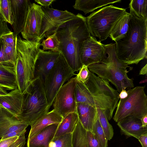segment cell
I'll list each match as a JSON object with an SVG mask.
<instances>
[{
	"label": "cell",
	"instance_id": "52a82bcc",
	"mask_svg": "<svg viewBox=\"0 0 147 147\" xmlns=\"http://www.w3.org/2000/svg\"><path fill=\"white\" fill-rule=\"evenodd\" d=\"M125 9L113 5L102 7L86 18L87 26L90 34L105 40L109 37L115 23L126 11Z\"/></svg>",
	"mask_w": 147,
	"mask_h": 147
},
{
	"label": "cell",
	"instance_id": "8992f818",
	"mask_svg": "<svg viewBox=\"0 0 147 147\" xmlns=\"http://www.w3.org/2000/svg\"><path fill=\"white\" fill-rule=\"evenodd\" d=\"M23 94V111L18 118L31 126L47 113L51 107L47 100L43 80L39 77L34 78Z\"/></svg>",
	"mask_w": 147,
	"mask_h": 147
},
{
	"label": "cell",
	"instance_id": "9c48e42d",
	"mask_svg": "<svg viewBox=\"0 0 147 147\" xmlns=\"http://www.w3.org/2000/svg\"><path fill=\"white\" fill-rule=\"evenodd\" d=\"M74 75L76 74L60 53L56 64L44 81L47 100L50 107L59 89Z\"/></svg>",
	"mask_w": 147,
	"mask_h": 147
},
{
	"label": "cell",
	"instance_id": "f1b7e54d",
	"mask_svg": "<svg viewBox=\"0 0 147 147\" xmlns=\"http://www.w3.org/2000/svg\"><path fill=\"white\" fill-rule=\"evenodd\" d=\"M97 110L100 124L106 138L108 140H110L112 138L114 134L112 126L109 123V120L103 111L99 109H97Z\"/></svg>",
	"mask_w": 147,
	"mask_h": 147
},
{
	"label": "cell",
	"instance_id": "d4e9b609",
	"mask_svg": "<svg viewBox=\"0 0 147 147\" xmlns=\"http://www.w3.org/2000/svg\"><path fill=\"white\" fill-rule=\"evenodd\" d=\"M131 17L130 13L126 11L115 23L109 36L112 40L115 41L125 37L128 30Z\"/></svg>",
	"mask_w": 147,
	"mask_h": 147
},
{
	"label": "cell",
	"instance_id": "74e56055",
	"mask_svg": "<svg viewBox=\"0 0 147 147\" xmlns=\"http://www.w3.org/2000/svg\"><path fill=\"white\" fill-rule=\"evenodd\" d=\"M55 0H35L34 1L41 6L45 8H49L53 2L55 1Z\"/></svg>",
	"mask_w": 147,
	"mask_h": 147
},
{
	"label": "cell",
	"instance_id": "44dd1931",
	"mask_svg": "<svg viewBox=\"0 0 147 147\" xmlns=\"http://www.w3.org/2000/svg\"><path fill=\"white\" fill-rule=\"evenodd\" d=\"M63 117L53 109L40 117L31 126L28 140H30L41 131L47 126L55 123H59Z\"/></svg>",
	"mask_w": 147,
	"mask_h": 147
},
{
	"label": "cell",
	"instance_id": "e0dca14e",
	"mask_svg": "<svg viewBox=\"0 0 147 147\" xmlns=\"http://www.w3.org/2000/svg\"><path fill=\"white\" fill-rule=\"evenodd\" d=\"M0 105L18 117L23 111V94L17 88L7 94L0 95Z\"/></svg>",
	"mask_w": 147,
	"mask_h": 147
},
{
	"label": "cell",
	"instance_id": "484cf974",
	"mask_svg": "<svg viewBox=\"0 0 147 147\" xmlns=\"http://www.w3.org/2000/svg\"><path fill=\"white\" fill-rule=\"evenodd\" d=\"M79 120L77 112L69 113L63 117L59 124L54 137L72 134Z\"/></svg>",
	"mask_w": 147,
	"mask_h": 147
},
{
	"label": "cell",
	"instance_id": "836d02e7",
	"mask_svg": "<svg viewBox=\"0 0 147 147\" xmlns=\"http://www.w3.org/2000/svg\"><path fill=\"white\" fill-rule=\"evenodd\" d=\"M4 53L8 61L15 66L16 61V49L3 42Z\"/></svg>",
	"mask_w": 147,
	"mask_h": 147
},
{
	"label": "cell",
	"instance_id": "ab89813d",
	"mask_svg": "<svg viewBox=\"0 0 147 147\" xmlns=\"http://www.w3.org/2000/svg\"><path fill=\"white\" fill-rule=\"evenodd\" d=\"M128 95V93L127 90L125 89L122 90L119 93V97L120 99H124L126 98Z\"/></svg>",
	"mask_w": 147,
	"mask_h": 147
},
{
	"label": "cell",
	"instance_id": "6da1fadb",
	"mask_svg": "<svg viewBox=\"0 0 147 147\" xmlns=\"http://www.w3.org/2000/svg\"><path fill=\"white\" fill-rule=\"evenodd\" d=\"M60 42L59 49L75 72L83 65L80 53L84 42L91 36L86 17L78 13L59 25L55 32Z\"/></svg>",
	"mask_w": 147,
	"mask_h": 147
},
{
	"label": "cell",
	"instance_id": "4316f807",
	"mask_svg": "<svg viewBox=\"0 0 147 147\" xmlns=\"http://www.w3.org/2000/svg\"><path fill=\"white\" fill-rule=\"evenodd\" d=\"M130 13L137 17L147 19V0H131L129 4Z\"/></svg>",
	"mask_w": 147,
	"mask_h": 147
},
{
	"label": "cell",
	"instance_id": "8fae6325",
	"mask_svg": "<svg viewBox=\"0 0 147 147\" xmlns=\"http://www.w3.org/2000/svg\"><path fill=\"white\" fill-rule=\"evenodd\" d=\"M42 7L44 12L40 30L39 40L53 34L58 26L65 22L75 17L76 15L67 10L61 11Z\"/></svg>",
	"mask_w": 147,
	"mask_h": 147
},
{
	"label": "cell",
	"instance_id": "5bb4252c",
	"mask_svg": "<svg viewBox=\"0 0 147 147\" xmlns=\"http://www.w3.org/2000/svg\"><path fill=\"white\" fill-rule=\"evenodd\" d=\"M60 55V52L44 51L39 49L34 67V78H41L44 81L53 69Z\"/></svg>",
	"mask_w": 147,
	"mask_h": 147
},
{
	"label": "cell",
	"instance_id": "cb8c5ba5",
	"mask_svg": "<svg viewBox=\"0 0 147 147\" xmlns=\"http://www.w3.org/2000/svg\"><path fill=\"white\" fill-rule=\"evenodd\" d=\"M121 1V0H76L73 6L76 10L82 11L86 15L103 6Z\"/></svg>",
	"mask_w": 147,
	"mask_h": 147
},
{
	"label": "cell",
	"instance_id": "603a6c76",
	"mask_svg": "<svg viewBox=\"0 0 147 147\" xmlns=\"http://www.w3.org/2000/svg\"><path fill=\"white\" fill-rule=\"evenodd\" d=\"M0 86L7 90L17 88L15 66L11 63H0Z\"/></svg>",
	"mask_w": 147,
	"mask_h": 147
},
{
	"label": "cell",
	"instance_id": "d6a6232c",
	"mask_svg": "<svg viewBox=\"0 0 147 147\" xmlns=\"http://www.w3.org/2000/svg\"><path fill=\"white\" fill-rule=\"evenodd\" d=\"M0 14L5 21L12 25L13 21L10 0H0Z\"/></svg>",
	"mask_w": 147,
	"mask_h": 147
},
{
	"label": "cell",
	"instance_id": "1f68e13d",
	"mask_svg": "<svg viewBox=\"0 0 147 147\" xmlns=\"http://www.w3.org/2000/svg\"><path fill=\"white\" fill-rule=\"evenodd\" d=\"M93 132L100 147H107L108 140L98 119L94 126Z\"/></svg>",
	"mask_w": 147,
	"mask_h": 147
},
{
	"label": "cell",
	"instance_id": "ffe728a7",
	"mask_svg": "<svg viewBox=\"0 0 147 147\" xmlns=\"http://www.w3.org/2000/svg\"><path fill=\"white\" fill-rule=\"evenodd\" d=\"M77 113L79 120L86 129L92 131L98 118L97 108L88 104L77 103Z\"/></svg>",
	"mask_w": 147,
	"mask_h": 147
},
{
	"label": "cell",
	"instance_id": "7c38bea8",
	"mask_svg": "<svg viewBox=\"0 0 147 147\" xmlns=\"http://www.w3.org/2000/svg\"><path fill=\"white\" fill-rule=\"evenodd\" d=\"M43 15L41 6L34 3L30 4L24 26L21 33L24 39L34 42L41 41L39 37Z\"/></svg>",
	"mask_w": 147,
	"mask_h": 147
},
{
	"label": "cell",
	"instance_id": "4dcf8cb0",
	"mask_svg": "<svg viewBox=\"0 0 147 147\" xmlns=\"http://www.w3.org/2000/svg\"><path fill=\"white\" fill-rule=\"evenodd\" d=\"M26 143L25 134L4 139H0V147H24Z\"/></svg>",
	"mask_w": 147,
	"mask_h": 147
},
{
	"label": "cell",
	"instance_id": "7a4b0ae2",
	"mask_svg": "<svg viewBox=\"0 0 147 147\" xmlns=\"http://www.w3.org/2000/svg\"><path fill=\"white\" fill-rule=\"evenodd\" d=\"M119 94L107 81L90 71L89 78L86 83L76 81V102L86 104L102 110L108 120L112 118L117 107Z\"/></svg>",
	"mask_w": 147,
	"mask_h": 147
},
{
	"label": "cell",
	"instance_id": "f35d334b",
	"mask_svg": "<svg viewBox=\"0 0 147 147\" xmlns=\"http://www.w3.org/2000/svg\"><path fill=\"white\" fill-rule=\"evenodd\" d=\"M142 147H147V134L142 135L138 139Z\"/></svg>",
	"mask_w": 147,
	"mask_h": 147
},
{
	"label": "cell",
	"instance_id": "277c9868",
	"mask_svg": "<svg viewBox=\"0 0 147 147\" xmlns=\"http://www.w3.org/2000/svg\"><path fill=\"white\" fill-rule=\"evenodd\" d=\"M103 46L105 51V59L100 63L88 66L89 71L111 83L119 93L122 90L134 88L133 79L127 75L129 71L127 68L130 67L117 57L115 43L103 44Z\"/></svg>",
	"mask_w": 147,
	"mask_h": 147
},
{
	"label": "cell",
	"instance_id": "30bf717a",
	"mask_svg": "<svg viewBox=\"0 0 147 147\" xmlns=\"http://www.w3.org/2000/svg\"><path fill=\"white\" fill-rule=\"evenodd\" d=\"M76 82L75 78H71L59 89L54 100L53 109L63 117L69 113L77 112Z\"/></svg>",
	"mask_w": 147,
	"mask_h": 147
},
{
	"label": "cell",
	"instance_id": "ba28073f",
	"mask_svg": "<svg viewBox=\"0 0 147 147\" xmlns=\"http://www.w3.org/2000/svg\"><path fill=\"white\" fill-rule=\"evenodd\" d=\"M145 86H137L127 90V97L119 99L113 119L118 122L128 117L141 119L147 114V96Z\"/></svg>",
	"mask_w": 147,
	"mask_h": 147
},
{
	"label": "cell",
	"instance_id": "ee69618b",
	"mask_svg": "<svg viewBox=\"0 0 147 147\" xmlns=\"http://www.w3.org/2000/svg\"></svg>",
	"mask_w": 147,
	"mask_h": 147
},
{
	"label": "cell",
	"instance_id": "7bdbcfd3",
	"mask_svg": "<svg viewBox=\"0 0 147 147\" xmlns=\"http://www.w3.org/2000/svg\"><path fill=\"white\" fill-rule=\"evenodd\" d=\"M7 90L0 86V95H6L8 94Z\"/></svg>",
	"mask_w": 147,
	"mask_h": 147
},
{
	"label": "cell",
	"instance_id": "5b68a950",
	"mask_svg": "<svg viewBox=\"0 0 147 147\" xmlns=\"http://www.w3.org/2000/svg\"><path fill=\"white\" fill-rule=\"evenodd\" d=\"M41 41L32 42L16 37L15 66L17 88L23 94L34 78L35 65Z\"/></svg>",
	"mask_w": 147,
	"mask_h": 147
},
{
	"label": "cell",
	"instance_id": "f546056e",
	"mask_svg": "<svg viewBox=\"0 0 147 147\" xmlns=\"http://www.w3.org/2000/svg\"><path fill=\"white\" fill-rule=\"evenodd\" d=\"M48 147H72V134L54 137L49 142Z\"/></svg>",
	"mask_w": 147,
	"mask_h": 147
},
{
	"label": "cell",
	"instance_id": "9a60e30c",
	"mask_svg": "<svg viewBox=\"0 0 147 147\" xmlns=\"http://www.w3.org/2000/svg\"><path fill=\"white\" fill-rule=\"evenodd\" d=\"M13 21L11 26L15 37L23 29L30 4L29 0H10Z\"/></svg>",
	"mask_w": 147,
	"mask_h": 147
},
{
	"label": "cell",
	"instance_id": "3957f363",
	"mask_svg": "<svg viewBox=\"0 0 147 147\" xmlns=\"http://www.w3.org/2000/svg\"><path fill=\"white\" fill-rule=\"evenodd\" d=\"M130 14L127 33L115 41L117 57L128 65L137 64L147 57V19Z\"/></svg>",
	"mask_w": 147,
	"mask_h": 147
},
{
	"label": "cell",
	"instance_id": "8d00e7d4",
	"mask_svg": "<svg viewBox=\"0 0 147 147\" xmlns=\"http://www.w3.org/2000/svg\"><path fill=\"white\" fill-rule=\"evenodd\" d=\"M26 131V129H20L11 131L3 137L1 139H4L16 136L20 137L24 134Z\"/></svg>",
	"mask_w": 147,
	"mask_h": 147
},
{
	"label": "cell",
	"instance_id": "e575fe53",
	"mask_svg": "<svg viewBox=\"0 0 147 147\" xmlns=\"http://www.w3.org/2000/svg\"><path fill=\"white\" fill-rule=\"evenodd\" d=\"M78 73L76 74L75 77L76 81L84 83H86L90 77V71L88 67L83 65L79 71Z\"/></svg>",
	"mask_w": 147,
	"mask_h": 147
},
{
	"label": "cell",
	"instance_id": "60d3db41",
	"mask_svg": "<svg viewBox=\"0 0 147 147\" xmlns=\"http://www.w3.org/2000/svg\"><path fill=\"white\" fill-rule=\"evenodd\" d=\"M140 120L142 126L143 127H147V114L143 116Z\"/></svg>",
	"mask_w": 147,
	"mask_h": 147
},
{
	"label": "cell",
	"instance_id": "83f0119b",
	"mask_svg": "<svg viewBox=\"0 0 147 147\" xmlns=\"http://www.w3.org/2000/svg\"><path fill=\"white\" fill-rule=\"evenodd\" d=\"M40 45L42 47V49L43 51L49 50L53 52H60V42L55 32L47 36L45 39H43Z\"/></svg>",
	"mask_w": 147,
	"mask_h": 147
},
{
	"label": "cell",
	"instance_id": "4fadbf2b",
	"mask_svg": "<svg viewBox=\"0 0 147 147\" xmlns=\"http://www.w3.org/2000/svg\"><path fill=\"white\" fill-rule=\"evenodd\" d=\"M80 56L83 65L87 66L101 62L105 56L103 44L98 41L95 37L91 36L84 42Z\"/></svg>",
	"mask_w": 147,
	"mask_h": 147
},
{
	"label": "cell",
	"instance_id": "d6986e66",
	"mask_svg": "<svg viewBox=\"0 0 147 147\" xmlns=\"http://www.w3.org/2000/svg\"><path fill=\"white\" fill-rule=\"evenodd\" d=\"M117 124L121 134L127 138L133 137L138 139L141 135L147 134V127H143L141 120L136 117H126Z\"/></svg>",
	"mask_w": 147,
	"mask_h": 147
},
{
	"label": "cell",
	"instance_id": "7402d4cb",
	"mask_svg": "<svg viewBox=\"0 0 147 147\" xmlns=\"http://www.w3.org/2000/svg\"><path fill=\"white\" fill-rule=\"evenodd\" d=\"M59 124L47 126L35 136L28 140L27 147H48L49 142L54 137Z\"/></svg>",
	"mask_w": 147,
	"mask_h": 147
},
{
	"label": "cell",
	"instance_id": "2e32d148",
	"mask_svg": "<svg viewBox=\"0 0 147 147\" xmlns=\"http://www.w3.org/2000/svg\"><path fill=\"white\" fill-rule=\"evenodd\" d=\"M28 125L0 105V138L18 129H26Z\"/></svg>",
	"mask_w": 147,
	"mask_h": 147
},
{
	"label": "cell",
	"instance_id": "d590c367",
	"mask_svg": "<svg viewBox=\"0 0 147 147\" xmlns=\"http://www.w3.org/2000/svg\"><path fill=\"white\" fill-rule=\"evenodd\" d=\"M1 38L3 42L16 48V37L13 32L11 31L5 33L2 35Z\"/></svg>",
	"mask_w": 147,
	"mask_h": 147
},
{
	"label": "cell",
	"instance_id": "ac0fdd59",
	"mask_svg": "<svg viewBox=\"0 0 147 147\" xmlns=\"http://www.w3.org/2000/svg\"><path fill=\"white\" fill-rule=\"evenodd\" d=\"M72 147H100L93 132L86 129L78 120L72 133Z\"/></svg>",
	"mask_w": 147,
	"mask_h": 147
},
{
	"label": "cell",
	"instance_id": "b9f144b4",
	"mask_svg": "<svg viewBox=\"0 0 147 147\" xmlns=\"http://www.w3.org/2000/svg\"><path fill=\"white\" fill-rule=\"evenodd\" d=\"M147 64H146V65L143 67L140 70L139 74V75H147Z\"/></svg>",
	"mask_w": 147,
	"mask_h": 147
}]
</instances>
